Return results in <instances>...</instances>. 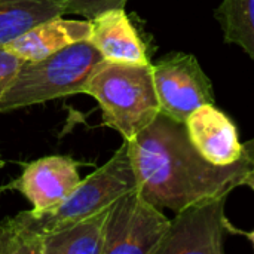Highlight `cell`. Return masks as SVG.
<instances>
[{"mask_svg": "<svg viewBox=\"0 0 254 254\" xmlns=\"http://www.w3.org/2000/svg\"><path fill=\"white\" fill-rule=\"evenodd\" d=\"M88 42L107 61L128 64H150L146 46L124 7L109 9L94 18Z\"/></svg>", "mask_w": 254, "mask_h": 254, "instance_id": "obj_10", "label": "cell"}, {"mask_svg": "<svg viewBox=\"0 0 254 254\" xmlns=\"http://www.w3.org/2000/svg\"><path fill=\"white\" fill-rule=\"evenodd\" d=\"M83 92L97 100L104 125L118 131L124 140L134 138L161 112L152 64L103 60Z\"/></svg>", "mask_w": 254, "mask_h": 254, "instance_id": "obj_3", "label": "cell"}, {"mask_svg": "<svg viewBox=\"0 0 254 254\" xmlns=\"http://www.w3.org/2000/svg\"><path fill=\"white\" fill-rule=\"evenodd\" d=\"M234 235H243V237H246V238L252 243V246H253V249H254V229L253 231H250V232H246V231H241V229L235 228Z\"/></svg>", "mask_w": 254, "mask_h": 254, "instance_id": "obj_17", "label": "cell"}, {"mask_svg": "<svg viewBox=\"0 0 254 254\" xmlns=\"http://www.w3.org/2000/svg\"><path fill=\"white\" fill-rule=\"evenodd\" d=\"M104 58L88 42L73 43L43 60L24 61L0 100V113L83 92Z\"/></svg>", "mask_w": 254, "mask_h": 254, "instance_id": "obj_4", "label": "cell"}, {"mask_svg": "<svg viewBox=\"0 0 254 254\" xmlns=\"http://www.w3.org/2000/svg\"><path fill=\"white\" fill-rule=\"evenodd\" d=\"M170 223L161 208L134 189L107 210L103 254H156Z\"/></svg>", "mask_w": 254, "mask_h": 254, "instance_id": "obj_5", "label": "cell"}, {"mask_svg": "<svg viewBox=\"0 0 254 254\" xmlns=\"http://www.w3.org/2000/svg\"><path fill=\"white\" fill-rule=\"evenodd\" d=\"M79 167L80 162L71 156H43L27 164L21 176L4 189H15L22 193L37 213L54 211L68 199L82 182Z\"/></svg>", "mask_w": 254, "mask_h": 254, "instance_id": "obj_8", "label": "cell"}, {"mask_svg": "<svg viewBox=\"0 0 254 254\" xmlns=\"http://www.w3.org/2000/svg\"><path fill=\"white\" fill-rule=\"evenodd\" d=\"M214 15L225 42L238 45L254 61V0H223Z\"/></svg>", "mask_w": 254, "mask_h": 254, "instance_id": "obj_14", "label": "cell"}, {"mask_svg": "<svg viewBox=\"0 0 254 254\" xmlns=\"http://www.w3.org/2000/svg\"><path fill=\"white\" fill-rule=\"evenodd\" d=\"M137 189L128 141L86 179L68 199L48 213L21 211L0 223V254H42L45 235L109 208L118 198Z\"/></svg>", "mask_w": 254, "mask_h": 254, "instance_id": "obj_2", "label": "cell"}, {"mask_svg": "<svg viewBox=\"0 0 254 254\" xmlns=\"http://www.w3.org/2000/svg\"><path fill=\"white\" fill-rule=\"evenodd\" d=\"M3 167H4V161H3V158L0 156V170H1Z\"/></svg>", "mask_w": 254, "mask_h": 254, "instance_id": "obj_19", "label": "cell"}, {"mask_svg": "<svg viewBox=\"0 0 254 254\" xmlns=\"http://www.w3.org/2000/svg\"><path fill=\"white\" fill-rule=\"evenodd\" d=\"M188 135L196 150L216 165H231L246 153L235 124L214 104L193 110L185 122Z\"/></svg>", "mask_w": 254, "mask_h": 254, "instance_id": "obj_9", "label": "cell"}, {"mask_svg": "<svg viewBox=\"0 0 254 254\" xmlns=\"http://www.w3.org/2000/svg\"><path fill=\"white\" fill-rule=\"evenodd\" d=\"M22 63L19 57L9 52L4 46H0V100L15 80Z\"/></svg>", "mask_w": 254, "mask_h": 254, "instance_id": "obj_16", "label": "cell"}, {"mask_svg": "<svg viewBox=\"0 0 254 254\" xmlns=\"http://www.w3.org/2000/svg\"><path fill=\"white\" fill-rule=\"evenodd\" d=\"M228 195L192 204L171 220L156 254H223L229 220L225 216Z\"/></svg>", "mask_w": 254, "mask_h": 254, "instance_id": "obj_7", "label": "cell"}, {"mask_svg": "<svg viewBox=\"0 0 254 254\" xmlns=\"http://www.w3.org/2000/svg\"><path fill=\"white\" fill-rule=\"evenodd\" d=\"M55 4L64 15L74 13L91 19L109 9L124 7L128 0H48Z\"/></svg>", "mask_w": 254, "mask_h": 254, "instance_id": "obj_15", "label": "cell"}, {"mask_svg": "<svg viewBox=\"0 0 254 254\" xmlns=\"http://www.w3.org/2000/svg\"><path fill=\"white\" fill-rule=\"evenodd\" d=\"M64 15L48 0H0V46L36 24Z\"/></svg>", "mask_w": 254, "mask_h": 254, "instance_id": "obj_13", "label": "cell"}, {"mask_svg": "<svg viewBox=\"0 0 254 254\" xmlns=\"http://www.w3.org/2000/svg\"><path fill=\"white\" fill-rule=\"evenodd\" d=\"M63 16L42 21L3 46L22 61H39L73 43L89 39V19H65Z\"/></svg>", "mask_w": 254, "mask_h": 254, "instance_id": "obj_11", "label": "cell"}, {"mask_svg": "<svg viewBox=\"0 0 254 254\" xmlns=\"http://www.w3.org/2000/svg\"><path fill=\"white\" fill-rule=\"evenodd\" d=\"M244 185H246V186H249V188H250V189H252V190L254 192V173L253 174H250V176L246 179Z\"/></svg>", "mask_w": 254, "mask_h": 254, "instance_id": "obj_18", "label": "cell"}, {"mask_svg": "<svg viewBox=\"0 0 254 254\" xmlns=\"http://www.w3.org/2000/svg\"><path fill=\"white\" fill-rule=\"evenodd\" d=\"M107 210L45 235L42 254H103Z\"/></svg>", "mask_w": 254, "mask_h": 254, "instance_id": "obj_12", "label": "cell"}, {"mask_svg": "<svg viewBox=\"0 0 254 254\" xmlns=\"http://www.w3.org/2000/svg\"><path fill=\"white\" fill-rule=\"evenodd\" d=\"M127 141L137 189L161 210L179 213L192 204L231 193L254 173V138L237 162L216 165L196 150L183 122L161 112Z\"/></svg>", "mask_w": 254, "mask_h": 254, "instance_id": "obj_1", "label": "cell"}, {"mask_svg": "<svg viewBox=\"0 0 254 254\" xmlns=\"http://www.w3.org/2000/svg\"><path fill=\"white\" fill-rule=\"evenodd\" d=\"M161 113L186 122L201 106L214 104L211 80L192 54L170 52L152 64Z\"/></svg>", "mask_w": 254, "mask_h": 254, "instance_id": "obj_6", "label": "cell"}]
</instances>
